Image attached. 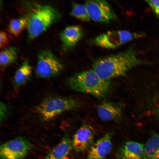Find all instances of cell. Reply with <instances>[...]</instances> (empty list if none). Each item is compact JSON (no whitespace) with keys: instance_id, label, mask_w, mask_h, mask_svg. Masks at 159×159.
I'll use <instances>...</instances> for the list:
<instances>
[{"instance_id":"cell-17","label":"cell","mask_w":159,"mask_h":159,"mask_svg":"<svg viewBox=\"0 0 159 159\" xmlns=\"http://www.w3.org/2000/svg\"><path fill=\"white\" fill-rule=\"evenodd\" d=\"M16 48L13 47H7L3 49L0 53V64L1 67H5L14 62L16 59Z\"/></svg>"},{"instance_id":"cell-5","label":"cell","mask_w":159,"mask_h":159,"mask_svg":"<svg viewBox=\"0 0 159 159\" xmlns=\"http://www.w3.org/2000/svg\"><path fill=\"white\" fill-rule=\"evenodd\" d=\"M146 36L143 32H131L128 30H111L95 37L92 42L95 45L106 49H114L132 40Z\"/></svg>"},{"instance_id":"cell-14","label":"cell","mask_w":159,"mask_h":159,"mask_svg":"<svg viewBox=\"0 0 159 159\" xmlns=\"http://www.w3.org/2000/svg\"><path fill=\"white\" fill-rule=\"evenodd\" d=\"M72 148V141L68 137H64L47 153L43 159H70Z\"/></svg>"},{"instance_id":"cell-8","label":"cell","mask_w":159,"mask_h":159,"mask_svg":"<svg viewBox=\"0 0 159 159\" xmlns=\"http://www.w3.org/2000/svg\"><path fill=\"white\" fill-rule=\"evenodd\" d=\"M85 5L90 20L102 23H107L117 19L116 14L110 4L106 1L87 0Z\"/></svg>"},{"instance_id":"cell-12","label":"cell","mask_w":159,"mask_h":159,"mask_svg":"<svg viewBox=\"0 0 159 159\" xmlns=\"http://www.w3.org/2000/svg\"><path fill=\"white\" fill-rule=\"evenodd\" d=\"M97 112L99 117L105 121L118 120L122 115L120 106L116 103L108 101H103L98 105Z\"/></svg>"},{"instance_id":"cell-21","label":"cell","mask_w":159,"mask_h":159,"mask_svg":"<svg viewBox=\"0 0 159 159\" xmlns=\"http://www.w3.org/2000/svg\"><path fill=\"white\" fill-rule=\"evenodd\" d=\"M9 39L7 34L3 31L0 32V47L2 49L6 48L9 44Z\"/></svg>"},{"instance_id":"cell-3","label":"cell","mask_w":159,"mask_h":159,"mask_svg":"<svg viewBox=\"0 0 159 159\" xmlns=\"http://www.w3.org/2000/svg\"><path fill=\"white\" fill-rule=\"evenodd\" d=\"M60 17L58 11L51 6L45 5L37 7L27 18L29 38L33 39L39 35Z\"/></svg>"},{"instance_id":"cell-11","label":"cell","mask_w":159,"mask_h":159,"mask_svg":"<svg viewBox=\"0 0 159 159\" xmlns=\"http://www.w3.org/2000/svg\"><path fill=\"white\" fill-rule=\"evenodd\" d=\"M112 134L108 132L94 143L89 149L87 159H104L112 149Z\"/></svg>"},{"instance_id":"cell-20","label":"cell","mask_w":159,"mask_h":159,"mask_svg":"<svg viewBox=\"0 0 159 159\" xmlns=\"http://www.w3.org/2000/svg\"><path fill=\"white\" fill-rule=\"evenodd\" d=\"M145 1L150 7L154 14L159 19V0H148Z\"/></svg>"},{"instance_id":"cell-13","label":"cell","mask_w":159,"mask_h":159,"mask_svg":"<svg viewBox=\"0 0 159 159\" xmlns=\"http://www.w3.org/2000/svg\"><path fill=\"white\" fill-rule=\"evenodd\" d=\"M84 32L81 27L78 25H72L66 27L60 33V39L66 49L74 47L81 40Z\"/></svg>"},{"instance_id":"cell-6","label":"cell","mask_w":159,"mask_h":159,"mask_svg":"<svg viewBox=\"0 0 159 159\" xmlns=\"http://www.w3.org/2000/svg\"><path fill=\"white\" fill-rule=\"evenodd\" d=\"M63 69L60 61L51 52L44 50L39 53L35 69L36 75L42 78L54 77Z\"/></svg>"},{"instance_id":"cell-22","label":"cell","mask_w":159,"mask_h":159,"mask_svg":"<svg viewBox=\"0 0 159 159\" xmlns=\"http://www.w3.org/2000/svg\"><path fill=\"white\" fill-rule=\"evenodd\" d=\"M9 108L5 103L1 102L0 103V121L1 122L4 120L8 114Z\"/></svg>"},{"instance_id":"cell-2","label":"cell","mask_w":159,"mask_h":159,"mask_svg":"<svg viewBox=\"0 0 159 159\" xmlns=\"http://www.w3.org/2000/svg\"><path fill=\"white\" fill-rule=\"evenodd\" d=\"M66 83L75 91L89 94L98 98L106 96L111 90V83L100 77L92 69L76 73Z\"/></svg>"},{"instance_id":"cell-1","label":"cell","mask_w":159,"mask_h":159,"mask_svg":"<svg viewBox=\"0 0 159 159\" xmlns=\"http://www.w3.org/2000/svg\"><path fill=\"white\" fill-rule=\"evenodd\" d=\"M132 47L115 54L102 57L95 61L92 69L106 80L124 75L130 70L142 63Z\"/></svg>"},{"instance_id":"cell-10","label":"cell","mask_w":159,"mask_h":159,"mask_svg":"<svg viewBox=\"0 0 159 159\" xmlns=\"http://www.w3.org/2000/svg\"><path fill=\"white\" fill-rule=\"evenodd\" d=\"M116 159H148L143 144L133 141L125 142L117 151Z\"/></svg>"},{"instance_id":"cell-19","label":"cell","mask_w":159,"mask_h":159,"mask_svg":"<svg viewBox=\"0 0 159 159\" xmlns=\"http://www.w3.org/2000/svg\"><path fill=\"white\" fill-rule=\"evenodd\" d=\"M70 14L72 16L82 21H89L91 20L85 4L73 3Z\"/></svg>"},{"instance_id":"cell-23","label":"cell","mask_w":159,"mask_h":159,"mask_svg":"<svg viewBox=\"0 0 159 159\" xmlns=\"http://www.w3.org/2000/svg\"><path fill=\"white\" fill-rule=\"evenodd\" d=\"M158 113H159V106L158 108Z\"/></svg>"},{"instance_id":"cell-18","label":"cell","mask_w":159,"mask_h":159,"mask_svg":"<svg viewBox=\"0 0 159 159\" xmlns=\"http://www.w3.org/2000/svg\"><path fill=\"white\" fill-rule=\"evenodd\" d=\"M27 18L22 17L11 19L8 26L9 32L15 37L18 36L24 28L27 27Z\"/></svg>"},{"instance_id":"cell-7","label":"cell","mask_w":159,"mask_h":159,"mask_svg":"<svg viewBox=\"0 0 159 159\" xmlns=\"http://www.w3.org/2000/svg\"><path fill=\"white\" fill-rule=\"evenodd\" d=\"M31 142L26 138L20 137L2 143L0 147L1 159H23L32 150Z\"/></svg>"},{"instance_id":"cell-9","label":"cell","mask_w":159,"mask_h":159,"mask_svg":"<svg viewBox=\"0 0 159 159\" xmlns=\"http://www.w3.org/2000/svg\"><path fill=\"white\" fill-rule=\"evenodd\" d=\"M94 132L89 125H82L73 135L72 143V148L78 152L89 149L93 144Z\"/></svg>"},{"instance_id":"cell-15","label":"cell","mask_w":159,"mask_h":159,"mask_svg":"<svg viewBox=\"0 0 159 159\" xmlns=\"http://www.w3.org/2000/svg\"><path fill=\"white\" fill-rule=\"evenodd\" d=\"M32 68L28 62L24 61L16 72L13 81L17 87L24 85L29 79L32 73Z\"/></svg>"},{"instance_id":"cell-16","label":"cell","mask_w":159,"mask_h":159,"mask_svg":"<svg viewBox=\"0 0 159 159\" xmlns=\"http://www.w3.org/2000/svg\"><path fill=\"white\" fill-rule=\"evenodd\" d=\"M144 148L148 159H159V135H152L144 145Z\"/></svg>"},{"instance_id":"cell-4","label":"cell","mask_w":159,"mask_h":159,"mask_svg":"<svg viewBox=\"0 0 159 159\" xmlns=\"http://www.w3.org/2000/svg\"><path fill=\"white\" fill-rule=\"evenodd\" d=\"M81 105L79 101L71 97L52 96L44 99L35 110L43 120L48 121L64 112L77 109Z\"/></svg>"}]
</instances>
